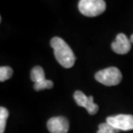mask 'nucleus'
<instances>
[{"mask_svg": "<svg viewBox=\"0 0 133 133\" xmlns=\"http://www.w3.org/2000/svg\"><path fill=\"white\" fill-rule=\"evenodd\" d=\"M111 49L118 55H125L131 49V42L124 34L119 33L117 35L115 42L111 43Z\"/></svg>", "mask_w": 133, "mask_h": 133, "instance_id": "8", "label": "nucleus"}, {"mask_svg": "<svg viewBox=\"0 0 133 133\" xmlns=\"http://www.w3.org/2000/svg\"><path fill=\"white\" fill-rule=\"evenodd\" d=\"M30 79L34 82V89L36 91H41L44 89H50L54 87L52 81L45 79V73L42 66H36L30 72Z\"/></svg>", "mask_w": 133, "mask_h": 133, "instance_id": "4", "label": "nucleus"}, {"mask_svg": "<svg viewBox=\"0 0 133 133\" xmlns=\"http://www.w3.org/2000/svg\"><path fill=\"white\" fill-rule=\"evenodd\" d=\"M47 127L50 133H68L69 123L64 117H54L49 119Z\"/></svg>", "mask_w": 133, "mask_h": 133, "instance_id": "7", "label": "nucleus"}, {"mask_svg": "<svg viewBox=\"0 0 133 133\" xmlns=\"http://www.w3.org/2000/svg\"><path fill=\"white\" fill-rule=\"evenodd\" d=\"M94 77L98 82L107 87L118 85L122 81L121 72L115 66H111L97 72Z\"/></svg>", "mask_w": 133, "mask_h": 133, "instance_id": "2", "label": "nucleus"}, {"mask_svg": "<svg viewBox=\"0 0 133 133\" xmlns=\"http://www.w3.org/2000/svg\"><path fill=\"white\" fill-rule=\"evenodd\" d=\"M118 130L110 125L108 123H101L99 125L97 133H118Z\"/></svg>", "mask_w": 133, "mask_h": 133, "instance_id": "11", "label": "nucleus"}, {"mask_svg": "<svg viewBox=\"0 0 133 133\" xmlns=\"http://www.w3.org/2000/svg\"><path fill=\"white\" fill-rule=\"evenodd\" d=\"M78 7L81 14L94 17L99 16L105 11L106 4L104 0H81Z\"/></svg>", "mask_w": 133, "mask_h": 133, "instance_id": "3", "label": "nucleus"}, {"mask_svg": "<svg viewBox=\"0 0 133 133\" xmlns=\"http://www.w3.org/2000/svg\"><path fill=\"white\" fill-rule=\"evenodd\" d=\"M8 117H9V111L3 106L0 107V133H4L5 131Z\"/></svg>", "mask_w": 133, "mask_h": 133, "instance_id": "9", "label": "nucleus"}, {"mask_svg": "<svg viewBox=\"0 0 133 133\" xmlns=\"http://www.w3.org/2000/svg\"><path fill=\"white\" fill-rule=\"evenodd\" d=\"M74 98L77 105L86 108L90 115H94L99 111V105L94 102V97L92 96L87 97L81 91H76L74 94Z\"/></svg>", "mask_w": 133, "mask_h": 133, "instance_id": "6", "label": "nucleus"}, {"mask_svg": "<svg viewBox=\"0 0 133 133\" xmlns=\"http://www.w3.org/2000/svg\"><path fill=\"white\" fill-rule=\"evenodd\" d=\"M108 123L118 131H131L133 130V116L130 114H118L116 116H110L106 118Z\"/></svg>", "mask_w": 133, "mask_h": 133, "instance_id": "5", "label": "nucleus"}, {"mask_svg": "<svg viewBox=\"0 0 133 133\" xmlns=\"http://www.w3.org/2000/svg\"><path fill=\"white\" fill-rule=\"evenodd\" d=\"M130 40H131V43H133V35H131V38H130Z\"/></svg>", "mask_w": 133, "mask_h": 133, "instance_id": "12", "label": "nucleus"}, {"mask_svg": "<svg viewBox=\"0 0 133 133\" xmlns=\"http://www.w3.org/2000/svg\"><path fill=\"white\" fill-rule=\"evenodd\" d=\"M13 74V69L10 66H1L0 68V81L4 82L10 79Z\"/></svg>", "mask_w": 133, "mask_h": 133, "instance_id": "10", "label": "nucleus"}, {"mask_svg": "<svg viewBox=\"0 0 133 133\" xmlns=\"http://www.w3.org/2000/svg\"><path fill=\"white\" fill-rule=\"evenodd\" d=\"M52 49H54L55 59L65 68H70L75 62V55L68 43L61 37L55 36L50 42Z\"/></svg>", "mask_w": 133, "mask_h": 133, "instance_id": "1", "label": "nucleus"}]
</instances>
